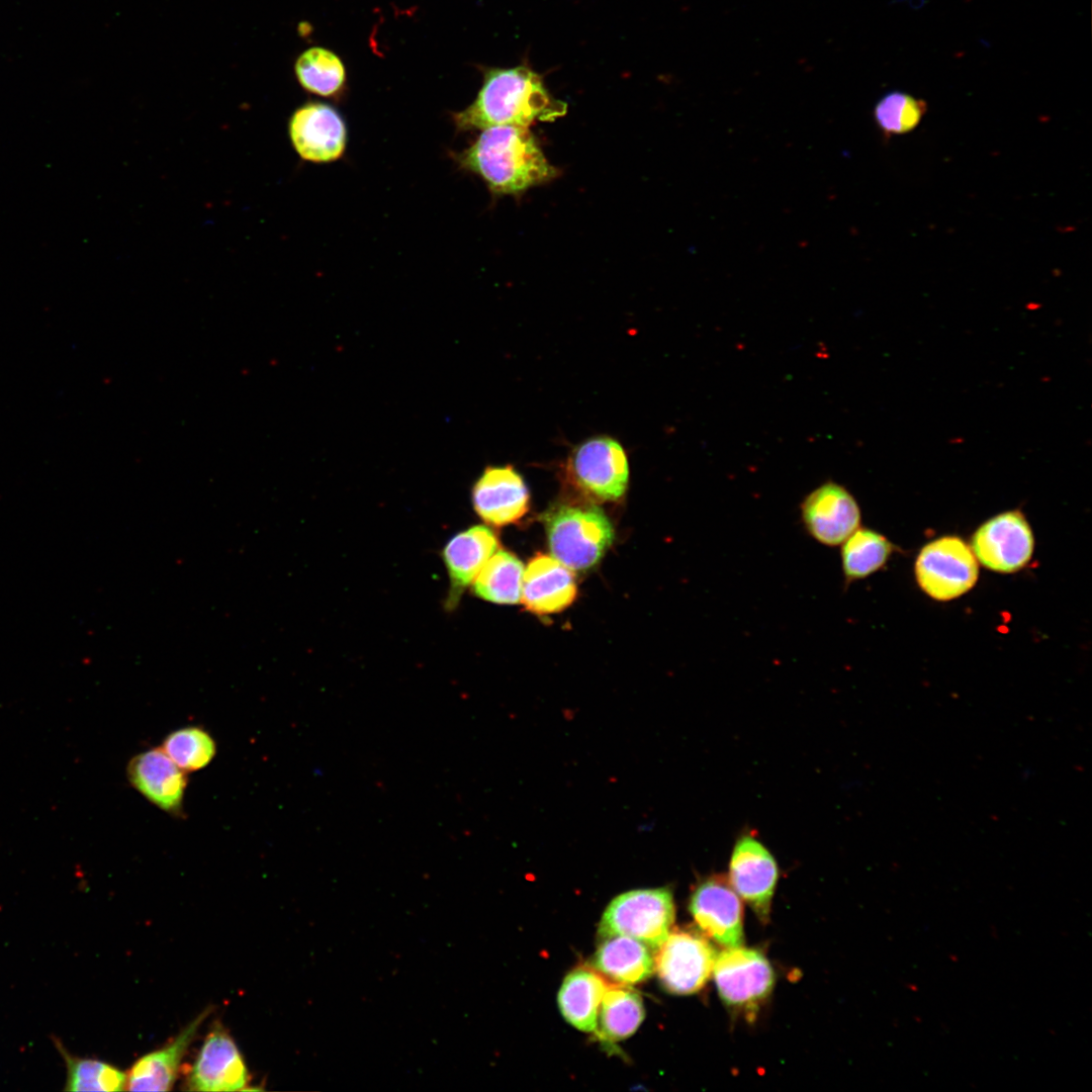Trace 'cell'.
<instances>
[{"instance_id":"obj_2","label":"cell","mask_w":1092,"mask_h":1092,"mask_svg":"<svg viewBox=\"0 0 1092 1092\" xmlns=\"http://www.w3.org/2000/svg\"><path fill=\"white\" fill-rule=\"evenodd\" d=\"M567 104L554 98L538 73L528 65L488 68L474 101L451 114L455 129L465 132L497 125L529 127L536 121H554Z\"/></svg>"},{"instance_id":"obj_27","label":"cell","mask_w":1092,"mask_h":1092,"mask_svg":"<svg viewBox=\"0 0 1092 1092\" xmlns=\"http://www.w3.org/2000/svg\"><path fill=\"white\" fill-rule=\"evenodd\" d=\"M161 748L185 772L205 767L216 753L214 739L198 726H187L171 732Z\"/></svg>"},{"instance_id":"obj_12","label":"cell","mask_w":1092,"mask_h":1092,"mask_svg":"<svg viewBox=\"0 0 1092 1092\" xmlns=\"http://www.w3.org/2000/svg\"><path fill=\"white\" fill-rule=\"evenodd\" d=\"M778 876L769 850L752 833L742 834L731 853L729 883L762 922L769 917Z\"/></svg>"},{"instance_id":"obj_6","label":"cell","mask_w":1092,"mask_h":1092,"mask_svg":"<svg viewBox=\"0 0 1092 1092\" xmlns=\"http://www.w3.org/2000/svg\"><path fill=\"white\" fill-rule=\"evenodd\" d=\"M714 981L722 1001L730 1008L753 1013L771 993L775 973L758 950L727 947L713 967Z\"/></svg>"},{"instance_id":"obj_14","label":"cell","mask_w":1092,"mask_h":1092,"mask_svg":"<svg viewBox=\"0 0 1092 1092\" xmlns=\"http://www.w3.org/2000/svg\"><path fill=\"white\" fill-rule=\"evenodd\" d=\"M689 909L707 937L725 947L742 945V904L723 876H710L699 883L691 896Z\"/></svg>"},{"instance_id":"obj_5","label":"cell","mask_w":1092,"mask_h":1092,"mask_svg":"<svg viewBox=\"0 0 1092 1092\" xmlns=\"http://www.w3.org/2000/svg\"><path fill=\"white\" fill-rule=\"evenodd\" d=\"M920 588L931 599L946 602L958 599L976 584L978 560L971 548L958 536H942L925 544L914 564Z\"/></svg>"},{"instance_id":"obj_23","label":"cell","mask_w":1092,"mask_h":1092,"mask_svg":"<svg viewBox=\"0 0 1092 1092\" xmlns=\"http://www.w3.org/2000/svg\"><path fill=\"white\" fill-rule=\"evenodd\" d=\"M894 551L895 546L886 536L876 530L858 527L841 544L840 560L845 588L880 570Z\"/></svg>"},{"instance_id":"obj_22","label":"cell","mask_w":1092,"mask_h":1092,"mask_svg":"<svg viewBox=\"0 0 1092 1092\" xmlns=\"http://www.w3.org/2000/svg\"><path fill=\"white\" fill-rule=\"evenodd\" d=\"M645 1016L641 996L626 985L608 984L598 1013L595 1033L607 1043L623 1040L632 1035Z\"/></svg>"},{"instance_id":"obj_26","label":"cell","mask_w":1092,"mask_h":1092,"mask_svg":"<svg viewBox=\"0 0 1092 1092\" xmlns=\"http://www.w3.org/2000/svg\"><path fill=\"white\" fill-rule=\"evenodd\" d=\"M53 1041L66 1063L65 1091L125 1090L124 1072L100 1060L71 1055L58 1037H53Z\"/></svg>"},{"instance_id":"obj_18","label":"cell","mask_w":1092,"mask_h":1092,"mask_svg":"<svg viewBox=\"0 0 1092 1092\" xmlns=\"http://www.w3.org/2000/svg\"><path fill=\"white\" fill-rule=\"evenodd\" d=\"M211 1011L210 1006L205 1008L168 1043L138 1059L126 1074L125 1090H171L184 1056Z\"/></svg>"},{"instance_id":"obj_15","label":"cell","mask_w":1092,"mask_h":1092,"mask_svg":"<svg viewBox=\"0 0 1092 1092\" xmlns=\"http://www.w3.org/2000/svg\"><path fill=\"white\" fill-rule=\"evenodd\" d=\"M477 516L491 526L516 523L529 510L528 487L512 465L487 466L471 489Z\"/></svg>"},{"instance_id":"obj_1","label":"cell","mask_w":1092,"mask_h":1092,"mask_svg":"<svg viewBox=\"0 0 1092 1092\" xmlns=\"http://www.w3.org/2000/svg\"><path fill=\"white\" fill-rule=\"evenodd\" d=\"M450 156L459 169L478 176L493 196H518L559 175L529 127L497 125L481 129L468 147Z\"/></svg>"},{"instance_id":"obj_25","label":"cell","mask_w":1092,"mask_h":1092,"mask_svg":"<svg viewBox=\"0 0 1092 1092\" xmlns=\"http://www.w3.org/2000/svg\"><path fill=\"white\" fill-rule=\"evenodd\" d=\"M295 75L301 87L326 98H339L346 87V70L341 59L324 48L304 51L295 62Z\"/></svg>"},{"instance_id":"obj_20","label":"cell","mask_w":1092,"mask_h":1092,"mask_svg":"<svg viewBox=\"0 0 1092 1092\" xmlns=\"http://www.w3.org/2000/svg\"><path fill=\"white\" fill-rule=\"evenodd\" d=\"M652 950L644 943L625 935L601 938L592 965L601 975L617 984L633 985L648 979L654 971Z\"/></svg>"},{"instance_id":"obj_8","label":"cell","mask_w":1092,"mask_h":1092,"mask_svg":"<svg viewBox=\"0 0 1092 1092\" xmlns=\"http://www.w3.org/2000/svg\"><path fill=\"white\" fill-rule=\"evenodd\" d=\"M568 468L575 484L594 498L613 502L626 492L628 458L622 445L611 437H594L576 446Z\"/></svg>"},{"instance_id":"obj_16","label":"cell","mask_w":1092,"mask_h":1092,"mask_svg":"<svg viewBox=\"0 0 1092 1092\" xmlns=\"http://www.w3.org/2000/svg\"><path fill=\"white\" fill-rule=\"evenodd\" d=\"M126 776L129 784L157 808L173 816L181 815L187 776L161 747L134 755Z\"/></svg>"},{"instance_id":"obj_9","label":"cell","mask_w":1092,"mask_h":1092,"mask_svg":"<svg viewBox=\"0 0 1092 1092\" xmlns=\"http://www.w3.org/2000/svg\"><path fill=\"white\" fill-rule=\"evenodd\" d=\"M970 546L978 562L986 568L1013 573L1030 561L1034 537L1025 516L1014 510L983 523L973 534Z\"/></svg>"},{"instance_id":"obj_3","label":"cell","mask_w":1092,"mask_h":1092,"mask_svg":"<svg viewBox=\"0 0 1092 1092\" xmlns=\"http://www.w3.org/2000/svg\"><path fill=\"white\" fill-rule=\"evenodd\" d=\"M543 520L553 557L571 570L596 565L614 540L612 524L595 506H559Z\"/></svg>"},{"instance_id":"obj_4","label":"cell","mask_w":1092,"mask_h":1092,"mask_svg":"<svg viewBox=\"0 0 1092 1092\" xmlns=\"http://www.w3.org/2000/svg\"><path fill=\"white\" fill-rule=\"evenodd\" d=\"M675 911L672 893L666 888L632 890L617 896L604 912L600 937L625 935L653 952L669 934Z\"/></svg>"},{"instance_id":"obj_21","label":"cell","mask_w":1092,"mask_h":1092,"mask_svg":"<svg viewBox=\"0 0 1092 1092\" xmlns=\"http://www.w3.org/2000/svg\"><path fill=\"white\" fill-rule=\"evenodd\" d=\"M608 983L595 969L579 967L563 980L558 1005L567 1022L579 1030L594 1032Z\"/></svg>"},{"instance_id":"obj_11","label":"cell","mask_w":1092,"mask_h":1092,"mask_svg":"<svg viewBox=\"0 0 1092 1092\" xmlns=\"http://www.w3.org/2000/svg\"><path fill=\"white\" fill-rule=\"evenodd\" d=\"M800 517L806 533L828 547L841 545L861 522L855 497L835 481H826L810 491L800 505Z\"/></svg>"},{"instance_id":"obj_7","label":"cell","mask_w":1092,"mask_h":1092,"mask_svg":"<svg viewBox=\"0 0 1092 1092\" xmlns=\"http://www.w3.org/2000/svg\"><path fill=\"white\" fill-rule=\"evenodd\" d=\"M654 971L669 993L689 995L701 990L711 977L715 948L701 934L676 930L654 951Z\"/></svg>"},{"instance_id":"obj_10","label":"cell","mask_w":1092,"mask_h":1092,"mask_svg":"<svg viewBox=\"0 0 1092 1092\" xmlns=\"http://www.w3.org/2000/svg\"><path fill=\"white\" fill-rule=\"evenodd\" d=\"M288 133L297 155L314 164L340 160L348 144V128L342 114L320 101L306 102L292 113Z\"/></svg>"},{"instance_id":"obj_19","label":"cell","mask_w":1092,"mask_h":1092,"mask_svg":"<svg viewBox=\"0 0 1092 1092\" xmlns=\"http://www.w3.org/2000/svg\"><path fill=\"white\" fill-rule=\"evenodd\" d=\"M577 594L574 575L552 556L537 554L523 576L522 602L536 615L558 613L572 604Z\"/></svg>"},{"instance_id":"obj_24","label":"cell","mask_w":1092,"mask_h":1092,"mask_svg":"<svg viewBox=\"0 0 1092 1092\" xmlns=\"http://www.w3.org/2000/svg\"><path fill=\"white\" fill-rule=\"evenodd\" d=\"M524 565L513 553L495 551L485 562L474 580L472 590L482 600L494 604L513 605L521 601Z\"/></svg>"},{"instance_id":"obj_13","label":"cell","mask_w":1092,"mask_h":1092,"mask_svg":"<svg viewBox=\"0 0 1092 1092\" xmlns=\"http://www.w3.org/2000/svg\"><path fill=\"white\" fill-rule=\"evenodd\" d=\"M248 1083V1069L237 1043L220 1022H214L188 1071L187 1089L237 1091L247 1089Z\"/></svg>"},{"instance_id":"obj_28","label":"cell","mask_w":1092,"mask_h":1092,"mask_svg":"<svg viewBox=\"0 0 1092 1092\" xmlns=\"http://www.w3.org/2000/svg\"><path fill=\"white\" fill-rule=\"evenodd\" d=\"M927 110L924 100L903 91L884 94L874 107V119L886 135H899L918 126Z\"/></svg>"},{"instance_id":"obj_17","label":"cell","mask_w":1092,"mask_h":1092,"mask_svg":"<svg viewBox=\"0 0 1092 1092\" xmlns=\"http://www.w3.org/2000/svg\"><path fill=\"white\" fill-rule=\"evenodd\" d=\"M498 547L497 536L486 526H472L450 538L442 551L450 582L447 610L458 606L465 588Z\"/></svg>"}]
</instances>
